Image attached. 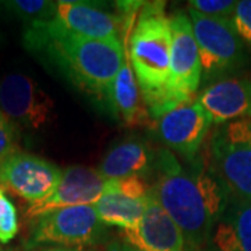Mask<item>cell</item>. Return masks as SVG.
<instances>
[{"instance_id":"d6986e66","label":"cell","mask_w":251,"mask_h":251,"mask_svg":"<svg viewBox=\"0 0 251 251\" xmlns=\"http://www.w3.org/2000/svg\"><path fill=\"white\" fill-rule=\"evenodd\" d=\"M0 13L4 17L16 18L27 25L52 21L56 14V1L48 0H10L0 1Z\"/></svg>"},{"instance_id":"277c9868","label":"cell","mask_w":251,"mask_h":251,"mask_svg":"<svg viewBox=\"0 0 251 251\" xmlns=\"http://www.w3.org/2000/svg\"><path fill=\"white\" fill-rule=\"evenodd\" d=\"M188 17L200 53L201 82L211 84L237 75L249 66L250 56L232 20L205 17L191 9H188Z\"/></svg>"},{"instance_id":"ffe728a7","label":"cell","mask_w":251,"mask_h":251,"mask_svg":"<svg viewBox=\"0 0 251 251\" xmlns=\"http://www.w3.org/2000/svg\"><path fill=\"white\" fill-rule=\"evenodd\" d=\"M18 233V215L14 204L0 186V243H9Z\"/></svg>"},{"instance_id":"9c48e42d","label":"cell","mask_w":251,"mask_h":251,"mask_svg":"<svg viewBox=\"0 0 251 251\" xmlns=\"http://www.w3.org/2000/svg\"><path fill=\"white\" fill-rule=\"evenodd\" d=\"M62 175L63 171L52 162L20 151L0 163V186L31 205L52 197L60 184Z\"/></svg>"},{"instance_id":"4316f807","label":"cell","mask_w":251,"mask_h":251,"mask_svg":"<svg viewBox=\"0 0 251 251\" xmlns=\"http://www.w3.org/2000/svg\"><path fill=\"white\" fill-rule=\"evenodd\" d=\"M0 251H3V250H1V249H0Z\"/></svg>"},{"instance_id":"d4e9b609","label":"cell","mask_w":251,"mask_h":251,"mask_svg":"<svg viewBox=\"0 0 251 251\" xmlns=\"http://www.w3.org/2000/svg\"><path fill=\"white\" fill-rule=\"evenodd\" d=\"M106 251H138V250L122 242V243H112V244H109Z\"/></svg>"},{"instance_id":"7a4b0ae2","label":"cell","mask_w":251,"mask_h":251,"mask_svg":"<svg viewBox=\"0 0 251 251\" xmlns=\"http://www.w3.org/2000/svg\"><path fill=\"white\" fill-rule=\"evenodd\" d=\"M24 45L52 64L77 90L110 109L113 82L125 57L120 39H88L52 20L27 25Z\"/></svg>"},{"instance_id":"e0dca14e","label":"cell","mask_w":251,"mask_h":251,"mask_svg":"<svg viewBox=\"0 0 251 251\" xmlns=\"http://www.w3.org/2000/svg\"><path fill=\"white\" fill-rule=\"evenodd\" d=\"M152 153L140 138H127L109 150L99 165V175L106 180L123 179L130 176L144 177L151 171Z\"/></svg>"},{"instance_id":"4fadbf2b","label":"cell","mask_w":251,"mask_h":251,"mask_svg":"<svg viewBox=\"0 0 251 251\" xmlns=\"http://www.w3.org/2000/svg\"><path fill=\"white\" fill-rule=\"evenodd\" d=\"M198 102L212 123L226 125L251 117V75H232L208 84L198 94Z\"/></svg>"},{"instance_id":"7c38bea8","label":"cell","mask_w":251,"mask_h":251,"mask_svg":"<svg viewBox=\"0 0 251 251\" xmlns=\"http://www.w3.org/2000/svg\"><path fill=\"white\" fill-rule=\"evenodd\" d=\"M108 180L98 171L84 166H69L63 171L57 190L45 202L29 205L28 218H36L60 208L80 205H95L105 194Z\"/></svg>"},{"instance_id":"8992f818","label":"cell","mask_w":251,"mask_h":251,"mask_svg":"<svg viewBox=\"0 0 251 251\" xmlns=\"http://www.w3.org/2000/svg\"><path fill=\"white\" fill-rule=\"evenodd\" d=\"M27 247L54 246L78 249L100 243L106 236L105 224L94 205L60 208L34 218Z\"/></svg>"},{"instance_id":"cb8c5ba5","label":"cell","mask_w":251,"mask_h":251,"mask_svg":"<svg viewBox=\"0 0 251 251\" xmlns=\"http://www.w3.org/2000/svg\"><path fill=\"white\" fill-rule=\"evenodd\" d=\"M232 21L244 45L251 49V0L237 1Z\"/></svg>"},{"instance_id":"5bb4252c","label":"cell","mask_w":251,"mask_h":251,"mask_svg":"<svg viewBox=\"0 0 251 251\" xmlns=\"http://www.w3.org/2000/svg\"><path fill=\"white\" fill-rule=\"evenodd\" d=\"M122 16H113L88 1H56L54 21L75 35L97 41L120 39L123 31Z\"/></svg>"},{"instance_id":"5b68a950","label":"cell","mask_w":251,"mask_h":251,"mask_svg":"<svg viewBox=\"0 0 251 251\" xmlns=\"http://www.w3.org/2000/svg\"><path fill=\"white\" fill-rule=\"evenodd\" d=\"M208 153L209 165L230 196L251 201V117L219 126Z\"/></svg>"},{"instance_id":"2e32d148","label":"cell","mask_w":251,"mask_h":251,"mask_svg":"<svg viewBox=\"0 0 251 251\" xmlns=\"http://www.w3.org/2000/svg\"><path fill=\"white\" fill-rule=\"evenodd\" d=\"M123 49H125L123 63L117 73L116 80L113 82V88H112L110 112L115 116L120 117V120L125 125L143 126L151 117L133 72L126 41H123Z\"/></svg>"},{"instance_id":"6da1fadb","label":"cell","mask_w":251,"mask_h":251,"mask_svg":"<svg viewBox=\"0 0 251 251\" xmlns=\"http://www.w3.org/2000/svg\"><path fill=\"white\" fill-rule=\"evenodd\" d=\"M150 193L179 226L190 251H202L230 200L209 161L196 158L187 169L168 150L159 152L158 177Z\"/></svg>"},{"instance_id":"603a6c76","label":"cell","mask_w":251,"mask_h":251,"mask_svg":"<svg viewBox=\"0 0 251 251\" xmlns=\"http://www.w3.org/2000/svg\"><path fill=\"white\" fill-rule=\"evenodd\" d=\"M17 152L16 127L9 117L0 110V163Z\"/></svg>"},{"instance_id":"52a82bcc","label":"cell","mask_w":251,"mask_h":251,"mask_svg":"<svg viewBox=\"0 0 251 251\" xmlns=\"http://www.w3.org/2000/svg\"><path fill=\"white\" fill-rule=\"evenodd\" d=\"M169 21L172 31L171 74L165 94V112L196 98L202 80L198 46L188 13L177 11Z\"/></svg>"},{"instance_id":"30bf717a","label":"cell","mask_w":251,"mask_h":251,"mask_svg":"<svg viewBox=\"0 0 251 251\" xmlns=\"http://www.w3.org/2000/svg\"><path fill=\"white\" fill-rule=\"evenodd\" d=\"M155 131L168 148L186 159H196L201 145L214 125L197 97L179 103L158 117Z\"/></svg>"},{"instance_id":"7402d4cb","label":"cell","mask_w":251,"mask_h":251,"mask_svg":"<svg viewBox=\"0 0 251 251\" xmlns=\"http://www.w3.org/2000/svg\"><path fill=\"white\" fill-rule=\"evenodd\" d=\"M150 188L144 181V177L130 176L123 179L108 180L105 193H113L128 198H145L150 193Z\"/></svg>"},{"instance_id":"9a60e30c","label":"cell","mask_w":251,"mask_h":251,"mask_svg":"<svg viewBox=\"0 0 251 251\" xmlns=\"http://www.w3.org/2000/svg\"><path fill=\"white\" fill-rule=\"evenodd\" d=\"M202 251H251V201L230 196Z\"/></svg>"},{"instance_id":"484cf974","label":"cell","mask_w":251,"mask_h":251,"mask_svg":"<svg viewBox=\"0 0 251 251\" xmlns=\"http://www.w3.org/2000/svg\"><path fill=\"white\" fill-rule=\"evenodd\" d=\"M35 251H82L80 249H67V247H46V249H41V250Z\"/></svg>"},{"instance_id":"8fae6325","label":"cell","mask_w":251,"mask_h":251,"mask_svg":"<svg viewBox=\"0 0 251 251\" xmlns=\"http://www.w3.org/2000/svg\"><path fill=\"white\" fill-rule=\"evenodd\" d=\"M123 243L138 251H186V240L180 227L148 193L147 206L140 222L122 230Z\"/></svg>"},{"instance_id":"44dd1931","label":"cell","mask_w":251,"mask_h":251,"mask_svg":"<svg viewBox=\"0 0 251 251\" xmlns=\"http://www.w3.org/2000/svg\"><path fill=\"white\" fill-rule=\"evenodd\" d=\"M188 9L200 14L219 20H232L237 1L234 0H190Z\"/></svg>"},{"instance_id":"ba28073f","label":"cell","mask_w":251,"mask_h":251,"mask_svg":"<svg viewBox=\"0 0 251 251\" xmlns=\"http://www.w3.org/2000/svg\"><path fill=\"white\" fill-rule=\"evenodd\" d=\"M0 110L21 127L39 131L56 117L54 100L29 75L11 73L0 81Z\"/></svg>"},{"instance_id":"3957f363","label":"cell","mask_w":251,"mask_h":251,"mask_svg":"<svg viewBox=\"0 0 251 251\" xmlns=\"http://www.w3.org/2000/svg\"><path fill=\"white\" fill-rule=\"evenodd\" d=\"M163 3H144L133 29L137 10L122 14L128 57L150 117L156 120L165 112V94L171 74V21Z\"/></svg>"},{"instance_id":"ac0fdd59","label":"cell","mask_w":251,"mask_h":251,"mask_svg":"<svg viewBox=\"0 0 251 251\" xmlns=\"http://www.w3.org/2000/svg\"><path fill=\"white\" fill-rule=\"evenodd\" d=\"M147 198H128L105 193L98 202L94 205L102 224L116 226L120 230L130 229L140 222L143 218Z\"/></svg>"}]
</instances>
